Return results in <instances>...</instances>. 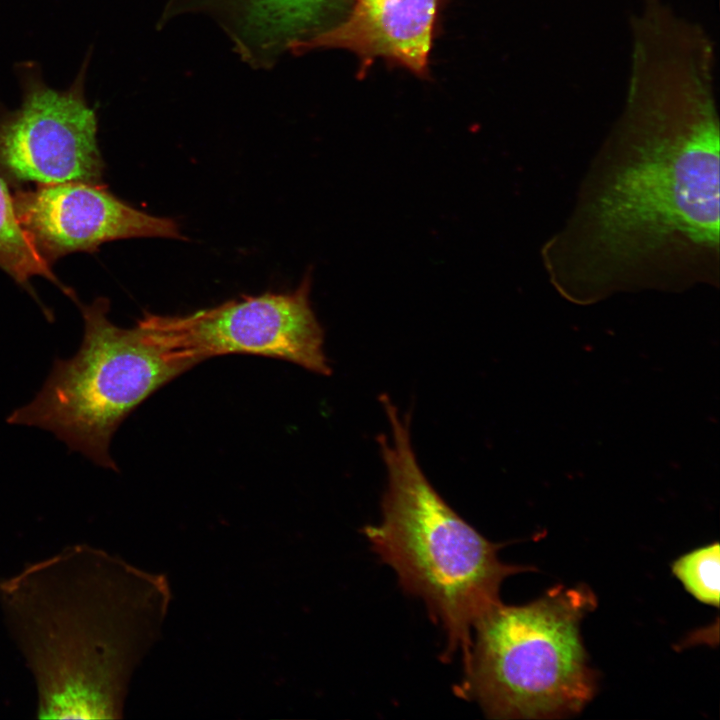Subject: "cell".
I'll use <instances>...</instances> for the list:
<instances>
[{
    "instance_id": "1",
    "label": "cell",
    "mask_w": 720,
    "mask_h": 720,
    "mask_svg": "<svg viewBox=\"0 0 720 720\" xmlns=\"http://www.w3.org/2000/svg\"><path fill=\"white\" fill-rule=\"evenodd\" d=\"M714 76L715 48L700 25L672 15L632 24L624 109L542 248L563 295L719 280Z\"/></svg>"
},
{
    "instance_id": "2",
    "label": "cell",
    "mask_w": 720,
    "mask_h": 720,
    "mask_svg": "<svg viewBox=\"0 0 720 720\" xmlns=\"http://www.w3.org/2000/svg\"><path fill=\"white\" fill-rule=\"evenodd\" d=\"M165 592L160 578L88 544L1 580L0 608L35 682L37 717L119 718Z\"/></svg>"
},
{
    "instance_id": "3",
    "label": "cell",
    "mask_w": 720,
    "mask_h": 720,
    "mask_svg": "<svg viewBox=\"0 0 720 720\" xmlns=\"http://www.w3.org/2000/svg\"><path fill=\"white\" fill-rule=\"evenodd\" d=\"M380 401L391 435L378 443L388 483L382 519L362 533L380 560L396 572L401 588L421 598L446 634L442 658L461 651L463 662L475 625L501 604L505 578L529 570L502 562L493 543L456 513L422 472L412 448L409 416L400 417L387 395Z\"/></svg>"
},
{
    "instance_id": "4",
    "label": "cell",
    "mask_w": 720,
    "mask_h": 720,
    "mask_svg": "<svg viewBox=\"0 0 720 720\" xmlns=\"http://www.w3.org/2000/svg\"><path fill=\"white\" fill-rule=\"evenodd\" d=\"M596 607L585 585H558L525 605L494 608L475 640L455 693L489 718H562L580 712L596 689L580 624Z\"/></svg>"
},
{
    "instance_id": "5",
    "label": "cell",
    "mask_w": 720,
    "mask_h": 720,
    "mask_svg": "<svg viewBox=\"0 0 720 720\" xmlns=\"http://www.w3.org/2000/svg\"><path fill=\"white\" fill-rule=\"evenodd\" d=\"M75 302L84 319L78 352L56 359L36 397L7 422L51 431L70 450L118 471L109 453L118 427L150 395L194 366L138 323L132 328L113 324L107 298Z\"/></svg>"
},
{
    "instance_id": "6",
    "label": "cell",
    "mask_w": 720,
    "mask_h": 720,
    "mask_svg": "<svg viewBox=\"0 0 720 720\" xmlns=\"http://www.w3.org/2000/svg\"><path fill=\"white\" fill-rule=\"evenodd\" d=\"M310 285L306 274L293 292L244 296L185 316L145 313L137 323L193 366L215 356L249 354L329 375L324 332L309 301Z\"/></svg>"
},
{
    "instance_id": "7",
    "label": "cell",
    "mask_w": 720,
    "mask_h": 720,
    "mask_svg": "<svg viewBox=\"0 0 720 720\" xmlns=\"http://www.w3.org/2000/svg\"><path fill=\"white\" fill-rule=\"evenodd\" d=\"M86 57L65 89L48 85L37 64L17 65L21 102L0 111V172L13 184H101L95 109L85 96Z\"/></svg>"
},
{
    "instance_id": "8",
    "label": "cell",
    "mask_w": 720,
    "mask_h": 720,
    "mask_svg": "<svg viewBox=\"0 0 720 720\" xmlns=\"http://www.w3.org/2000/svg\"><path fill=\"white\" fill-rule=\"evenodd\" d=\"M13 203L20 226L49 265L72 252L94 251L108 241L183 239L175 221L140 211L101 184L38 185L15 191Z\"/></svg>"
},
{
    "instance_id": "9",
    "label": "cell",
    "mask_w": 720,
    "mask_h": 720,
    "mask_svg": "<svg viewBox=\"0 0 720 720\" xmlns=\"http://www.w3.org/2000/svg\"><path fill=\"white\" fill-rule=\"evenodd\" d=\"M342 0H168L158 25L181 14L213 19L240 59L254 69H270L290 52L324 30Z\"/></svg>"
},
{
    "instance_id": "10",
    "label": "cell",
    "mask_w": 720,
    "mask_h": 720,
    "mask_svg": "<svg viewBox=\"0 0 720 720\" xmlns=\"http://www.w3.org/2000/svg\"><path fill=\"white\" fill-rule=\"evenodd\" d=\"M436 0H356L336 26L296 44L294 55L316 48H346L365 61L386 57L422 74L427 65Z\"/></svg>"
},
{
    "instance_id": "11",
    "label": "cell",
    "mask_w": 720,
    "mask_h": 720,
    "mask_svg": "<svg viewBox=\"0 0 720 720\" xmlns=\"http://www.w3.org/2000/svg\"><path fill=\"white\" fill-rule=\"evenodd\" d=\"M0 269L15 282L34 295L30 280L42 276L56 284L72 297L73 291L62 284L39 254L26 232L20 226L13 203L9 182L0 172ZM36 298V296L34 295Z\"/></svg>"
},
{
    "instance_id": "12",
    "label": "cell",
    "mask_w": 720,
    "mask_h": 720,
    "mask_svg": "<svg viewBox=\"0 0 720 720\" xmlns=\"http://www.w3.org/2000/svg\"><path fill=\"white\" fill-rule=\"evenodd\" d=\"M720 551L717 542L697 548L675 560L672 573L698 601L719 606Z\"/></svg>"
}]
</instances>
